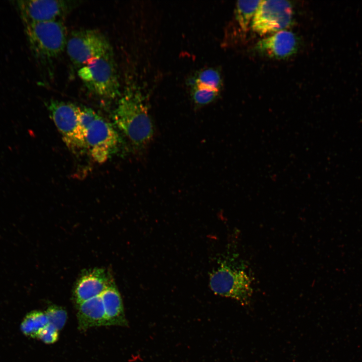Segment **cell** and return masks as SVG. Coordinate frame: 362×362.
Wrapping results in <instances>:
<instances>
[{
    "mask_svg": "<svg viewBox=\"0 0 362 362\" xmlns=\"http://www.w3.org/2000/svg\"><path fill=\"white\" fill-rule=\"evenodd\" d=\"M117 127L136 148L143 149L153 139L154 125L146 96L140 85L129 80L113 114Z\"/></svg>",
    "mask_w": 362,
    "mask_h": 362,
    "instance_id": "cell-1",
    "label": "cell"
},
{
    "mask_svg": "<svg viewBox=\"0 0 362 362\" xmlns=\"http://www.w3.org/2000/svg\"><path fill=\"white\" fill-rule=\"evenodd\" d=\"M224 260L210 274L209 285L216 294L230 298L242 305L249 304L252 296L254 278L241 261Z\"/></svg>",
    "mask_w": 362,
    "mask_h": 362,
    "instance_id": "cell-2",
    "label": "cell"
},
{
    "mask_svg": "<svg viewBox=\"0 0 362 362\" xmlns=\"http://www.w3.org/2000/svg\"><path fill=\"white\" fill-rule=\"evenodd\" d=\"M24 26L32 54L41 65L52 64L66 48L68 38L63 21L31 23Z\"/></svg>",
    "mask_w": 362,
    "mask_h": 362,
    "instance_id": "cell-3",
    "label": "cell"
},
{
    "mask_svg": "<svg viewBox=\"0 0 362 362\" xmlns=\"http://www.w3.org/2000/svg\"><path fill=\"white\" fill-rule=\"evenodd\" d=\"M78 75L88 90L98 97L114 99L121 95L113 55L92 60L79 68Z\"/></svg>",
    "mask_w": 362,
    "mask_h": 362,
    "instance_id": "cell-4",
    "label": "cell"
},
{
    "mask_svg": "<svg viewBox=\"0 0 362 362\" xmlns=\"http://www.w3.org/2000/svg\"><path fill=\"white\" fill-rule=\"evenodd\" d=\"M66 49L71 61L79 68L93 59L113 55L107 38L95 29L72 32L67 38Z\"/></svg>",
    "mask_w": 362,
    "mask_h": 362,
    "instance_id": "cell-5",
    "label": "cell"
},
{
    "mask_svg": "<svg viewBox=\"0 0 362 362\" xmlns=\"http://www.w3.org/2000/svg\"><path fill=\"white\" fill-rule=\"evenodd\" d=\"M85 144L93 158L98 162L107 160L118 147L119 136L112 124L98 114L90 122L80 124Z\"/></svg>",
    "mask_w": 362,
    "mask_h": 362,
    "instance_id": "cell-6",
    "label": "cell"
},
{
    "mask_svg": "<svg viewBox=\"0 0 362 362\" xmlns=\"http://www.w3.org/2000/svg\"><path fill=\"white\" fill-rule=\"evenodd\" d=\"M46 106L50 116L69 148L76 151L85 150L79 120L80 107L53 99L49 101Z\"/></svg>",
    "mask_w": 362,
    "mask_h": 362,
    "instance_id": "cell-7",
    "label": "cell"
},
{
    "mask_svg": "<svg viewBox=\"0 0 362 362\" xmlns=\"http://www.w3.org/2000/svg\"><path fill=\"white\" fill-rule=\"evenodd\" d=\"M293 9L283 0L261 1L251 23L252 31L260 36L284 30L292 23Z\"/></svg>",
    "mask_w": 362,
    "mask_h": 362,
    "instance_id": "cell-8",
    "label": "cell"
},
{
    "mask_svg": "<svg viewBox=\"0 0 362 362\" xmlns=\"http://www.w3.org/2000/svg\"><path fill=\"white\" fill-rule=\"evenodd\" d=\"M72 1L61 0H27L17 2L24 25L62 20L73 7Z\"/></svg>",
    "mask_w": 362,
    "mask_h": 362,
    "instance_id": "cell-9",
    "label": "cell"
},
{
    "mask_svg": "<svg viewBox=\"0 0 362 362\" xmlns=\"http://www.w3.org/2000/svg\"><path fill=\"white\" fill-rule=\"evenodd\" d=\"M194 103L201 107L210 104L218 97L222 86L220 73L214 68H206L197 72L189 82Z\"/></svg>",
    "mask_w": 362,
    "mask_h": 362,
    "instance_id": "cell-10",
    "label": "cell"
},
{
    "mask_svg": "<svg viewBox=\"0 0 362 362\" xmlns=\"http://www.w3.org/2000/svg\"><path fill=\"white\" fill-rule=\"evenodd\" d=\"M111 274L104 268H95L83 274L77 281L74 290L77 305L101 296L114 284Z\"/></svg>",
    "mask_w": 362,
    "mask_h": 362,
    "instance_id": "cell-11",
    "label": "cell"
},
{
    "mask_svg": "<svg viewBox=\"0 0 362 362\" xmlns=\"http://www.w3.org/2000/svg\"><path fill=\"white\" fill-rule=\"evenodd\" d=\"M297 40L293 33L284 30L258 41L255 49L258 52L271 58H285L297 51Z\"/></svg>",
    "mask_w": 362,
    "mask_h": 362,
    "instance_id": "cell-12",
    "label": "cell"
},
{
    "mask_svg": "<svg viewBox=\"0 0 362 362\" xmlns=\"http://www.w3.org/2000/svg\"><path fill=\"white\" fill-rule=\"evenodd\" d=\"M78 327L85 331L95 326H107L106 312L101 295L77 305Z\"/></svg>",
    "mask_w": 362,
    "mask_h": 362,
    "instance_id": "cell-13",
    "label": "cell"
},
{
    "mask_svg": "<svg viewBox=\"0 0 362 362\" xmlns=\"http://www.w3.org/2000/svg\"><path fill=\"white\" fill-rule=\"evenodd\" d=\"M106 312L107 326H127L123 304L120 294L115 284L107 288L101 295Z\"/></svg>",
    "mask_w": 362,
    "mask_h": 362,
    "instance_id": "cell-14",
    "label": "cell"
},
{
    "mask_svg": "<svg viewBox=\"0 0 362 362\" xmlns=\"http://www.w3.org/2000/svg\"><path fill=\"white\" fill-rule=\"evenodd\" d=\"M261 1H239L235 9L236 21L242 32L246 33Z\"/></svg>",
    "mask_w": 362,
    "mask_h": 362,
    "instance_id": "cell-15",
    "label": "cell"
},
{
    "mask_svg": "<svg viewBox=\"0 0 362 362\" xmlns=\"http://www.w3.org/2000/svg\"><path fill=\"white\" fill-rule=\"evenodd\" d=\"M48 323L45 312L35 311L27 315L21 324V329L25 334L36 337L39 332Z\"/></svg>",
    "mask_w": 362,
    "mask_h": 362,
    "instance_id": "cell-16",
    "label": "cell"
},
{
    "mask_svg": "<svg viewBox=\"0 0 362 362\" xmlns=\"http://www.w3.org/2000/svg\"><path fill=\"white\" fill-rule=\"evenodd\" d=\"M48 323L54 326L58 330L64 326L67 318L66 311L62 307L52 305L45 312Z\"/></svg>",
    "mask_w": 362,
    "mask_h": 362,
    "instance_id": "cell-17",
    "label": "cell"
},
{
    "mask_svg": "<svg viewBox=\"0 0 362 362\" xmlns=\"http://www.w3.org/2000/svg\"><path fill=\"white\" fill-rule=\"evenodd\" d=\"M36 337L46 343H53L58 339V330L48 323L39 332Z\"/></svg>",
    "mask_w": 362,
    "mask_h": 362,
    "instance_id": "cell-18",
    "label": "cell"
}]
</instances>
